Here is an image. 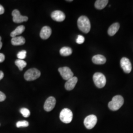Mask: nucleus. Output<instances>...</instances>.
Wrapping results in <instances>:
<instances>
[{"label":"nucleus","mask_w":133,"mask_h":133,"mask_svg":"<svg viewBox=\"0 0 133 133\" xmlns=\"http://www.w3.org/2000/svg\"><path fill=\"white\" fill-rule=\"evenodd\" d=\"M78 28L84 33L87 34L90 31V22L85 16H81L77 20Z\"/></svg>","instance_id":"1"},{"label":"nucleus","mask_w":133,"mask_h":133,"mask_svg":"<svg viewBox=\"0 0 133 133\" xmlns=\"http://www.w3.org/2000/svg\"><path fill=\"white\" fill-rule=\"evenodd\" d=\"M123 104V98L120 95H116L114 97L112 100L109 102L108 106L110 110L116 111L118 110Z\"/></svg>","instance_id":"2"},{"label":"nucleus","mask_w":133,"mask_h":133,"mask_svg":"<svg viewBox=\"0 0 133 133\" xmlns=\"http://www.w3.org/2000/svg\"><path fill=\"white\" fill-rule=\"evenodd\" d=\"M41 71L36 68L29 69L24 74V78L26 81H35L41 76Z\"/></svg>","instance_id":"3"},{"label":"nucleus","mask_w":133,"mask_h":133,"mask_svg":"<svg viewBox=\"0 0 133 133\" xmlns=\"http://www.w3.org/2000/svg\"><path fill=\"white\" fill-rule=\"evenodd\" d=\"M95 85L99 88H103L106 84V78L105 75L101 72H96L93 76Z\"/></svg>","instance_id":"4"},{"label":"nucleus","mask_w":133,"mask_h":133,"mask_svg":"<svg viewBox=\"0 0 133 133\" xmlns=\"http://www.w3.org/2000/svg\"><path fill=\"white\" fill-rule=\"evenodd\" d=\"M73 118L72 112L69 109L65 108L62 110L60 114V119L62 122L68 124L71 123Z\"/></svg>","instance_id":"5"},{"label":"nucleus","mask_w":133,"mask_h":133,"mask_svg":"<svg viewBox=\"0 0 133 133\" xmlns=\"http://www.w3.org/2000/svg\"><path fill=\"white\" fill-rule=\"evenodd\" d=\"M97 122V118L96 116L93 114L87 116L84 120V124L86 128L88 129H91L95 127Z\"/></svg>","instance_id":"6"},{"label":"nucleus","mask_w":133,"mask_h":133,"mask_svg":"<svg viewBox=\"0 0 133 133\" xmlns=\"http://www.w3.org/2000/svg\"><path fill=\"white\" fill-rule=\"evenodd\" d=\"M58 71L62 78L65 80L68 81L74 76V73L69 67L64 66L59 68Z\"/></svg>","instance_id":"7"},{"label":"nucleus","mask_w":133,"mask_h":133,"mask_svg":"<svg viewBox=\"0 0 133 133\" xmlns=\"http://www.w3.org/2000/svg\"><path fill=\"white\" fill-rule=\"evenodd\" d=\"M12 15L13 16V21L16 23L26 22L28 20V17L27 16L21 15L18 10H14L12 12Z\"/></svg>","instance_id":"8"},{"label":"nucleus","mask_w":133,"mask_h":133,"mask_svg":"<svg viewBox=\"0 0 133 133\" xmlns=\"http://www.w3.org/2000/svg\"><path fill=\"white\" fill-rule=\"evenodd\" d=\"M120 66L125 73L129 74L132 71V64L129 59L126 57H123L121 59Z\"/></svg>","instance_id":"9"},{"label":"nucleus","mask_w":133,"mask_h":133,"mask_svg":"<svg viewBox=\"0 0 133 133\" xmlns=\"http://www.w3.org/2000/svg\"><path fill=\"white\" fill-rule=\"evenodd\" d=\"M56 99L53 97H48L44 104V109L46 111H50L52 110L56 105Z\"/></svg>","instance_id":"10"},{"label":"nucleus","mask_w":133,"mask_h":133,"mask_svg":"<svg viewBox=\"0 0 133 133\" xmlns=\"http://www.w3.org/2000/svg\"><path fill=\"white\" fill-rule=\"evenodd\" d=\"M52 19L57 22H62L66 18V15L63 12L60 10H55L51 14Z\"/></svg>","instance_id":"11"},{"label":"nucleus","mask_w":133,"mask_h":133,"mask_svg":"<svg viewBox=\"0 0 133 133\" xmlns=\"http://www.w3.org/2000/svg\"><path fill=\"white\" fill-rule=\"evenodd\" d=\"M78 79L76 76H73L71 78L69 79V80L66 81L65 84V87L66 90H72L75 87L76 85Z\"/></svg>","instance_id":"12"},{"label":"nucleus","mask_w":133,"mask_h":133,"mask_svg":"<svg viewBox=\"0 0 133 133\" xmlns=\"http://www.w3.org/2000/svg\"><path fill=\"white\" fill-rule=\"evenodd\" d=\"M52 30L48 26H44L40 32V37L43 39H46L50 37L51 35Z\"/></svg>","instance_id":"13"},{"label":"nucleus","mask_w":133,"mask_h":133,"mask_svg":"<svg viewBox=\"0 0 133 133\" xmlns=\"http://www.w3.org/2000/svg\"><path fill=\"white\" fill-rule=\"evenodd\" d=\"M92 62L96 65L104 64L107 61L105 57L102 55H96L92 58Z\"/></svg>","instance_id":"14"},{"label":"nucleus","mask_w":133,"mask_h":133,"mask_svg":"<svg viewBox=\"0 0 133 133\" xmlns=\"http://www.w3.org/2000/svg\"><path fill=\"white\" fill-rule=\"evenodd\" d=\"M11 42L13 45H21L25 44V39L23 37H15L12 38Z\"/></svg>","instance_id":"15"},{"label":"nucleus","mask_w":133,"mask_h":133,"mask_svg":"<svg viewBox=\"0 0 133 133\" xmlns=\"http://www.w3.org/2000/svg\"><path fill=\"white\" fill-rule=\"evenodd\" d=\"M120 28V25L118 23H114L112 24L108 29V34L110 36H113L116 33Z\"/></svg>","instance_id":"16"},{"label":"nucleus","mask_w":133,"mask_h":133,"mask_svg":"<svg viewBox=\"0 0 133 133\" xmlns=\"http://www.w3.org/2000/svg\"><path fill=\"white\" fill-rule=\"evenodd\" d=\"M25 27L23 25L19 26L10 33V36L12 38L17 37V36L22 33L25 31Z\"/></svg>","instance_id":"17"},{"label":"nucleus","mask_w":133,"mask_h":133,"mask_svg":"<svg viewBox=\"0 0 133 133\" xmlns=\"http://www.w3.org/2000/svg\"><path fill=\"white\" fill-rule=\"evenodd\" d=\"M108 2V0H97L95 2V8L98 10H102L106 6Z\"/></svg>","instance_id":"18"},{"label":"nucleus","mask_w":133,"mask_h":133,"mask_svg":"<svg viewBox=\"0 0 133 133\" xmlns=\"http://www.w3.org/2000/svg\"><path fill=\"white\" fill-rule=\"evenodd\" d=\"M72 52L71 48L69 47H63L60 50V53L63 56H68L71 55Z\"/></svg>","instance_id":"19"},{"label":"nucleus","mask_w":133,"mask_h":133,"mask_svg":"<svg viewBox=\"0 0 133 133\" xmlns=\"http://www.w3.org/2000/svg\"><path fill=\"white\" fill-rule=\"evenodd\" d=\"M15 64L19 68L20 71H22L24 68L27 66V63L23 60L17 59L15 61Z\"/></svg>","instance_id":"20"},{"label":"nucleus","mask_w":133,"mask_h":133,"mask_svg":"<svg viewBox=\"0 0 133 133\" xmlns=\"http://www.w3.org/2000/svg\"><path fill=\"white\" fill-rule=\"evenodd\" d=\"M29 126V122L27 121H20L16 123V127L17 128L26 127Z\"/></svg>","instance_id":"21"},{"label":"nucleus","mask_w":133,"mask_h":133,"mask_svg":"<svg viewBox=\"0 0 133 133\" xmlns=\"http://www.w3.org/2000/svg\"><path fill=\"white\" fill-rule=\"evenodd\" d=\"M20 111L24 117H28L30 115V111L28 109L22 108L20 110Z\"/></svg>","instance_id":"22"},{"label":"nucleus","mask_w":133,"mask_h":133,"mask_svg":"<svg viewBox=\"0 0 133 133\" xmlns=\"http://www.w3.org/2000/svg\"><path fill=\"white\" fill-rule=\"evenodd\" d=\"M26 53H27L26 51L23 50L18 53L17 54V56L18 57V59L23 60L26 57Z\"/></svg>","instance_id":"23"},{"label":"nucleus","mask_w":133,"mask_h":133,"mask_svg":"<svg viewBox=\"0 0 133 133\" xmlns=\"http://www.w3.org/2000/svg\"><path fill=\"white\" fill-rule=\"evenodd\" d=\"M84 41H85V38L83 36L81 35H78L76 38V42L77 43L81 44L84 43Z\"/></svg>","instance_id":"24"},{"label":"nucleus","mask_w":133,"mask_h":133,"mask_svg":"<svg viewBox=\"0 0 133 133\" xmlns=\"http://www.w3.org/2000/svg\"><path fill=\"white\" fill-rule=\"evenodd\" d=\"M6 99V96L5 95V94L0 91V102H3Z\"/></svg>","instance_id":"25"},{"label":"nucleus","mask_w":133,"mask_h":133,"mask_svg":"<svg viewBox=\"0 0 133 133\" xmlns=\"http://www.w3.org/2000/svg\"><path fill=\"white\" fill-rule=\"evenodd\" d=\"M5 59V55L3 53H0V63L4 62Z\"/></svg>","instance_id":"26"},{"label":"nucleus","mask_w":133,"mask_h":133,"mask_svg":"<svg viewBox=\"0 0 133 133\" xmlns=\"http://www.w3.org/2000/svg\"><path fill=\"white\" fill-rule=\"evenodd\" d=\"M4 12H5V9L4 7L2 5H0V15L3 14Z\"/></svg>","instance_id":"27"},{"label":"nucleus","mask_w":133,"mask_h":133,"mask_svg":"<svg viewBox=\"0 0 133 133\" xmlns=\"http://www.w3.org/2000/svg\"><path fill=\"white\" fill-rule=\"evenodd\" d=\"M4 76V72L3 71H0V81L3 78Z\"/></svg>","instance_id":"28"},{"label":"nucleus","mask_w":133,"mask_h":133,"mask_svg":"<svg viewBox=\"0 0 133 133\" xmlns=\"http://www.w3.org/2000/svg\"><path fill=\"white\" fill-rule=\"evenodd\" d=\"M1 39H2V38L0 37V49L2 48V45H3V43H2V42H1Z\"/></svg>","instance_id":"29"},{"label":"nucleus","mask_w":133,"mask_h":133,"mask_svg":"<svg viewBox=\"0 0 133 133\" xmlns=\"http://www.w3.org/2000/svg\"><path fill=\"white\" fill-rule=\"evenodd\" d=\"M68 1V2H72V0H71V1Z\"/></svg>","instance_id":"30"}]
</instances>
